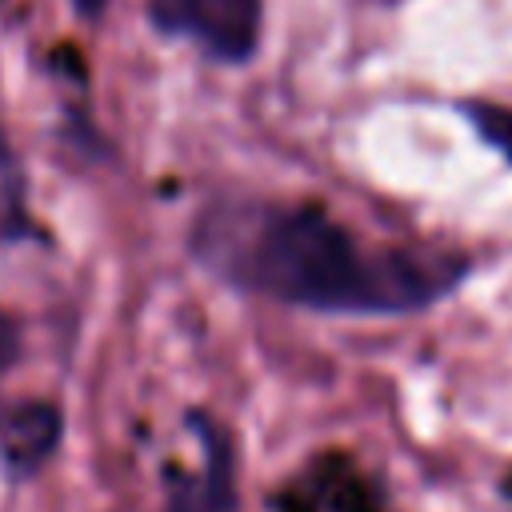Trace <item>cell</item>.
Returning a JSON list of instances; mask_svg holds the SVG:
<instances>
[{"label": "cell", "instance_id": "6da1fadb", "mask_svg": "<svg viewBox=\"0 0 512 512\" xmlns=\"http://www.w3.org/2000/svg\"><path fill=\"white\" fill-rule=\"evenodd\" d=\"M196 256L216 276L320 312H408L448 292L464 264L408 252H364L320 208H228L200 220Z\"/></svg>", "mask_w": 512, "mask_h": 512}, {"label": "cell", "instance_id": "5b68a950", "mask_svg": "<svg viewBox=\"0 0 512 512\" xmlns=\"http://www.w3.org/2000/svg\"><path fill=\"white\" fill-rule=\"evenodd\" d=\"M472 120L488 144H496L512 164V108H472Z\"/></svg>", "mask_w": 512, "mask_h": 512}, {"label": "cell", "instance_id": "52a82bcc", "mask_svg": "<svg viewBox=\"0 0 512 512\" xmlns=\"http://www.w3.org/2000/svg\"><path fill=\"white\" fill-rule=\"evenodd\" d=\"M72 8H76L84 20H100V12L108 8V0H72Z\"/></svg>", "mask_w": 512, "mask_h": 512}, {"label": "cell", "instance_id": "3957f363", "mask_svg": "<svg viewBox=\"0 0 512 512\" xmlns=\"http://www.w3.org/2000/svg\"><path fill=\"white\" fill-rule=\"evenodd\" d=\"M188 424L200 436L204 468L196 480H184L172 492L168 512H236V468H232L228 432L220 424H212L204 412H192Z\"/></svg>", "mask_w": 512, "mask_h": 512}, {"label": "cell", "instance_id": "277c9868", "mask_svg": "<svg viewBox=\"0 0 512 512\" xmlns=\"http://www.w3.org/2000/svg\"><path fill=\"white\" fill-rule=\"evenodd\" d=\"M64 420L48 400H24L0 416V456L12 472L40 468L60 444Z\"/></svg>", "mask_w": 512, "mask_h": 512}, {"label": "cell", "instance_id": "7a4b0ae2", "mask_svg": "<svg viewBox=\"0 0 512 512\" xmlns=\"http://www.w3.org/2000/svg\"><path fill=\"white\" fill-rule=\"evenodd\" d=\"M260 0H152V20L164 32L192 36L208 56L244 64L260 44Z\"/></svg>", "mask_w": 512, "mask_h": 512}, {"label": "cell", "instance_id": "8992f818", "mask_svg": "<svg viewBox=\"0 0 512 512\" xmlns=\"http://www.w3.org/2000/svg\"><path fill=\"white\" fill-rule=\"evenodd\" d=\"M16 356H20V328L8 312H0V376L12 368Z\"/></svg>", "mask_w": 512, "mask_h": 512}]
</instances>
